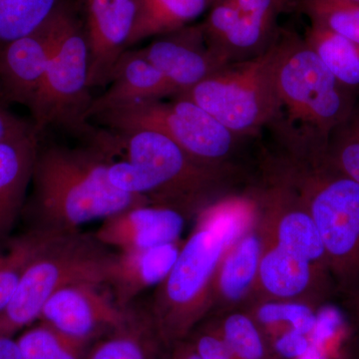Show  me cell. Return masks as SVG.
I'll use <instances>...</instances> for the list:
<instances>
[{
    "label": "cell",
    "instance_id": "cell-1",
    "mask_svg": "<svg viewBox=\"0 0 359 359\" xmlns=\"http://www.w3.org/2000/svg\"><path fill=\"white\" fill-rule=\"evenodd\" d=\"M261 164L299 194L318 229L337 294L359 292V185L327 160V137L282 123Z\"/></svg>",
    "mask_w": 359,
    "mask_h": 359
},
{
    "label": "cell",
    "instance_id": "cell-2",
    "mask_svg": "<svg viewBox=\"0 0 359 359\" xmlns=\"http://www.w3.org/2000/svg\"><path fill=\"white\" fill-rule=\"evenodd\" d=\"M255 219L256 205L248 186L197 215L192 233L169 275L156 287L149 309L168 346L186 339L211 316L222 259Z\"/></svg>",
    "mask_w": 359,
    "mask_h": 359
},
{
    "label": "cell",
    "instance_id": "cell-3",
    "mask_svg": "<svg viewBox=\"0 0 359 359\" xmlns=\"http://www.w3.org/2000/svg\"><path fill=\"white\" fill-rule=\"evenodd\" d=\"M125 160L109 162L108 180L117 190L142 196L152 205L197 215L250 182L241 164H208L152 131L115 134Z\"/></svg>",
    "mask_w": 359,
    "mask_h": 359
},
{
    "label": "cell",
    "instance_id": "cell-4",
    "mask_svg": "<svg viewBox=\"0 0 359 359\" xmlns=\"http://www.w3.org/2000/svg\"><path fill=\"white\" fill-rule=\"evenodd\" d=\"M108 156L100 149L39 147L33 166L30 211L37 229L69 233L137 205L142 196L117 190L108 180Z\"/></svg>",
    "mask_w": 359,
    "mask_h": 359
},
{
    "label": "cell",
    "instance_id": "cell-5",
    "mask_svg": "<svg viewBox=\"0 0 359 359\" xmlns=\"http://www.w3.org/2000/svg\"><path fill=\"white\" fill-rule=\"evenodd\" d=\"M89 86V48L84 26L62 6L55 14V37L39 96L30 109L35 132L60 129L109 152L116 137L89 120L94 96Z\"/></svg>",
    "mask_w": 359,
    "mask_h": 359
},
{
    "label": "cell",
    "instance_id": "cell-6",
    "mask_svg": "<svg viewBox=\"0 0 359 359\" xmlns=\"http://www.w3.org/2000/svg\"><path fill=\"white\" fill-rule=\"evenodd\" d=\"M116 255L94 236L50 231L26 266L13 299L0 313V334L13 337L39 320L52 294L78 283L108 285Z\"/></svg>",
    "mask_w": 359,
    "mask_h": 359
},
{
    "label": "cell",
    "instance_id": "cell-7",
    "mask_svg": "<svg viewBox=\"0 0 359 359\" xmlns=\"http://www.w3.org/2000/svg\"><path fill=\"white\" fill-rule=\"evenodd\" d=\"M276 48L273 78L283 117L330 136L355 109L359 96L339 83L299 33L280 28Z\"/></svg>",
    "mask_w": 359,
    "mask_h": 359
},
{
    "label": "cell",
    "instance_id": "cell-8",
    "mask_svg": "<svg viewBox=\"0 0 359 359\" xmlns=\"http://www.w3.org/2000/svg\"><path fill=\"white\" fill-rule=\"evenodd\" d=\"M276 51L275 41L262 55L230 63L175 97L193 101L242 138L256 137L283 115L273 78Z\"/></svg>",
    "mask_w": 359,
    "mask_h": 359
},
{
    "label": "cell",
    "instance_id": "cell-9",
    "mask_svg": "<svg viewBox=\"0 0 359 359\" xmlns=\"http://www.w3.org/2000/svg\"><path fill=\"white\" fill-rule=\"evenodd\" d=\"M173 98L168 102L161 99L133 104L94 116L90 121L107 127L114 134L156 132L208 164H238L236 156L247 139L233 133L193 101Z\"/></svg>",
    "mask_w": 359,
    "mask_h": 359
},
{
    "label": "cell",
    "instance_id": "cell-10",
    "mask_svg": "<svg viewBox=\"0 0 359 359\" xmlns=\"http://www.w3.org/2000/svg\"><path fill=\"white\" fill-rule=\"evenodd\" d=\"M104 285L78 283L57 290L41 309L39 320L68 339L88 346L129 318L130 309L118 306Z\"/></svg>",
    "mask_w": 359,
    "mask_h": 359
},
{
    "label": "cell",
    "instance_id": "cell-11",
    "mask_svg": "<svg viewBox=\"0 0 359 359\" xmlns=\"http://www.w3.org/2000/svg\"><path fill=\"white\" fill-rule=\"evenodd\" d=\"M139 50L173 85L176 96L229 65L210 47L201 23L155 37Z\"/></svg>",
    "mask_w": 359,
    "mask_h": 359
},
{
    "label": "cell",
    "instance_id": "cell-12",
    "mask_svg": "<svg viewBox=\"0 0 359 359\" xmlns=\"http://www.w3.org/2000/svg\"><path fill=\"white\" fill-rule=\"evenodd\" d=\"M84 11L89 86L106 87L118 59L129 49L137 0H84Z\"/></svg>",
    "mask_w": 359,
    "mask_h": 359
},
{
    "label": "cell",
    "instance_id": "cell-13",
    "mask_svg": "<svg viewBox=\"0 0 359 359\" xmlns=\"http://www.w3.org/2000/svg\"><path fill=\"white\" fill-rule=\"evenodd\" d=\"M55 14L35 32L0 47V98L6 105L32 109L50 59Z\"/></svg>",
    "mask_w": 359,
    "mask_h": 359
},
{
    "label": "cell",
    "instance_id": "cell-14",
    "mask_svg": "<svg viewBox=\"0 0 359 359\" xmlns=\"http://www.w3.org/2000/svg\"><path fill=\"white\" fill-rule=\"evenodd\" d=\"M189 218L186 212L166 205H137L103 219L93 236L119 252L147 250L181 240Z\"/></svg>",
    "mask_w": 359,
    "mask_h": 359
},
{
    "label": "cell",
    "instance_id": "cell-15",
    "mask_svg": "<svg viewBox=\"0 0 359 359\" xmlns=\"http://www.w3.org/2000/svg\"><path fill=\"white\" fill-rule=\"evenodd\" d=\"M210 47L226 63L244 62L262 55L278 37V23L243 13L235 0H217L201 22Z\"/></svg>",
    "mask_w": 359,
    "mask_h": 359
},
{
    "label": "cell",
    "instance_id": "cell-16",
    "mask_svg": "<svg viewBox=\"0 0 359 359\" xmlns=\"http://www.w3.org/2000/svg\"><path fill=\"white\" fill-rule=\"evenodd\" d=\"M107 88L94 97L89 120L94 116L144 101L176 96L177 91L166 77L139 49H128L118 59Z\"/></svg>",
    "mask_w": 359,
    "mask_h": 359
},
{
    "label": "cell",
    "instance_id": "cell-17",
    "mask_svg": "<svg viewBox=\"0 0 359 359\" xmlns=\"http://www.w3.org/2000/svg\"><path fill=\"white\" fill-rule=\"evenodd\" d=\"M263 238L256 219L229 248L215 283L212 314L244 309L256 290Z\"/></svg>",
    "mask_w": 359,
    "mask_h": 359
},
{
    "label": "cell",
    "instance_id": "cell-18",
    "mask_svg": "<svg viewBox=\"0 0 359 359\" xmlns=\"http://www.w3.org/2000/svg\"><path fill=\"white\" fill-rule=\"evenodd\" d=\"M182 245L180 240L151 249L118 252L108 283L118 306L128 309L137 295L158 287L173 268Z\"/></svg>",
    "mask_w": 359,
    "mask_h": 359
},
{
    "label": "cell",
    "instance_id": "cell-19",
    "mask_svg": "<svg viewBox=\"0 0 359 359\" xmlns=\"http://www.w3.org/2000/svg\"><path fill=\"white\" fill-rule=\"evenodd\" d=\"M39 138L33 131L0 142V240L11 231L23 210Z\"/></svg>",
    "mask_w": 359,
    "mask_h": 359
},
{
    "label": "cell",
    "instance_id": "cell-20",
    "mask_svg": "<svg viewBox=\"0 0 359 359\" xmlns=\"http://www.w3.org/2000/svg\"><path fill=\"white\" fill-rule=\"evenodd\" d=\"M169 347L158 332L150 309L131 311L126 323L104 335L85 359H166Z\"/></svg>",
    "mask_w": 359,
    "mask_h": 359
},
{
    "label": "cell",
    "instance_id": "cell-21",
    "mask_svg": "<svg viewBox=\"0 0 359 359\" xmlns=\"http://www.w3.org/2000/svg\"><path fill=\"white\" fill-rule=\"evenodd\" d=\"M210 0H137V13L128 48L150 37L175 32L209 11Z\"/></svg>",
    "mask_w": 359,
    "mask_h": 359
},
{
    "label": "cell",
    "instance_id": "cell-22",
    "mask_svg": "<svg viewBox=\"0 0 359 359\" xmlns=\"http://www.w3.org/2000/svg\"><path fill=\"white\" fill-rule=\"evenodd\" d=\"M243 309L257 321L271 344L290 334L311 337L316 330L320 308L304 302L255 301Z\"/></svg>",
    "mask_w": 359,
    "mask_h": 359
},
{
    "label": "cell",
    "instance_id": "cell-23",
    "mask_svg": "<svg viewBox=\"0 0 359 359\" xmlns=\"http://www.w3.org/2000/svg\"><path fill=\"white\" fill-rule=\"evenodd\" d=\"M304 39L339 83L359 96V46L311 22Z\"/></svg>",
    "mask_w": 359,
    "mask_h": 359
},
{
    "label": "cell",
    "instance_id": "cell-24",
    "mask_svg": "<svg viewBox=\"0 0 359 359\" xmlns=\"http://www.w3.org/2000/svg\"><path fill=\"white\" fill-rule=\"evenodd\" d=\"M233 359H282L257 321L243 309L211 314Z\"/></svg>",
    "mask_w": 359,
    "mask_h": 359
},
{
    "label": "cell",
    "instance_id": "cell-25",
    "mask_svg": "<svg viewBox=\"0 0 359 359\" xmlns=\"http://www.w3.org/2000/svg\"><path fill=\"white\" fill-rule=\"evenodd\" d=\"M62 0H0V47L45 25Z\"/></svg>",
    "mask_w": 359,
    "mask_h": 359
},
{
    "label": "cell",
    "instance_id": "cell-26",
    "mask_svg": "<svg viewBox=\"0 0 359 359\" xmlns=\"http://www.w3.org/2000/svg\"><path fill=\"white\" fill-rule=\"evenodd\" d=\"M297 13L359 46V2L353 0H297Z\"/></svg>",
    "mask_w": 359,
    "mask_h": 359
},
{
    "label": "cell",
    "instance_id": "cell-27",
    "mask_svg": "<svg viewBox=\"0 0 359 359\" xmlns=\"http://www.w3.org/2000/svg\"><path fill=\"white\" fill-rule=\"evenodd\" d=\"M22 359H85L86 344L68 339L46 323L29 328L16 339Z\"/></svg>",
    "mask_w": 359,
    "mask_h": 359
},
{
    "label": "cell",
    "instance_id": "cell-28",
    "mask_svg": "<svg viewBox=\"0 0 359 359\" xmlns=\"http://www.w3.org/2000/svg\"><path fill=\"white\" fill-rule=\"evenodd\" d=\"M50 231L33 229L15 238L8 248V259L0 268V313L13 299L28 263L42 247Z\"/></svg>",
    "mask_w": 359,
    "mask_h": 359
},
{
    "label": "cell",
    "instance_id": "cell-29",
    "mask_svg": "<svg viewBox=\"0 0 359 359\" xmlns=\"http://www.w3.org/2000/svg\"><path fill=\"white\" fill-rule=\"evenodd\" d=\"M327 156L335 169L359 185V101L351 115L328 136Z\"/></svg>",
    "mask_w": 359,
    "mask_h": 359
},
{
    "label": "cell",
    "instance_id": "cell-30",
    "mask_svg": "<svg viewBox=\"0 0 359 359\" xmlns=\"http://www.w3.org/2000/svg\"><path fill=\"white\" fill-rule=\"evenodd\" d=\"M187 339L202 359H233L214 316H208Z\"/></svg>",
    "mask_w": 359,
    "mask_h": 359
},
{
    "label": "cell",
    "instance_id": "cell-31",
    "mask_svg": "<svg viewBox=\"0 0 359 359\" xmlns=\"http://www.w3.org/2000/svg\"><path fill=\"white\" fill-rule=\"evenodd\" d=\"M248 15L269 23H278L280 14L297 11V0H235Z\"/></svg>",
    "mask_w": 359,
    "mask_h": 359
},
{
    "label": "cell",
    "instance_id": "cell-32",
    "mask_svg": "<svg viewBox=\"0 0 359 359\" xmlns=\"http://www.w3.org/2000/svg\"><path fill=\"white\" fill-rule=\"evenodd\" d=\"M35 131L32 121L22 119L0 103V142Z\"/></svg>",
    "mask_w": 359,
    "mask_h": 359
},
{
    "label": "cell",
    "instance_id": "cell-33",
    "mask_svg": "<svg viewBox=\"0 0 359 359\" xmlns=\"http://www.w3.org/2000/svg\"><path fill=\"white\" fill-rule=\"evenodd\" d=\"M166 359H202L188 339L176 342L169 347Z\"/></svg>",
    "mask_w": 359,
    "mask_h": 359
},
{
    "label": "cell",
    "instance_id": "cell-34",
    "mask_svg": "<svg viewBox=\"0 0 359 359\" xmlns=\"http://www.w3.org/2000/svg\"><path fill=\"white\" fill-rule=\"evenodd\" d=\"M0 359H22L18 341L13 337L0 334Z\"/></svg>",
    "mask_w": 359,
    "mask_h": 359
},
{
    "label": "cell",
    "instance_id": "cell-35",
    "mask_svg": "<svg viewBox=\"0 0 359 359\" xmlns=\"http://www.w3.org/2000/svg\"><path fill=\"white\" fill-rule=\"evenodd\" d=\"M344 302L354 323H359V292L349 299H344Z\"/></svg>",
    "mask_w": 359,
    "mask_h": 359
},
{
    "label": "cell",
    "instance_id": "cell-36",
    "mask_svg": "<svg viewBox=\"0 0 359 359\" xmlns=\"http://www.w3.org/2000/svg\"><path fill=\"white\" fill-rule=\"evenodd\" d=\"M356 332L353 340V347H351V355L349 358L359 359V323H355Z\"/></svg>",
    "mask_w": 359,
    "mask_h": 359
},
{
    "label": "cell",
    "instance_id": "cell-37",
    "mask_svg": "<svg viewBox=\"0 0 359 359\" xmlns=\"http://www.w3.org/2000/svg\"><path fill=\"white\" fill-rule=\"evenodd\" d=\"M7 259H8V249L6 252H0V268L6 263Z\"/></svg>",
    "mask_w": 359,
    "mask_h": 359
},
{
    "label": "cell",
    "instance_id": "cell-38",
    "mask_svg": "<svg viewBox=\"0 0 359 359\" xmlns=\"http://www.w3.org/2000/svg\"><path fill=\"white\" fill-rule=\"evenodd\" d=\"M210 1H211V6L212 4H214L215 1H217V0H210Z\"/></svg>",
    "mask_w": 359,
    "mask_h": 359
},
{
    "label": "cell",
    "instance_id": "cell-39",
    "mask_svg": "<svg viewBox=\"0 0 359 359\" xmlns=\"http://www.w3.org/2000/svg\"><path fill=\"white\" fill-rule=\"evenodd\" d=\"M0 103L4 104V102H2L1 98H0ZM4 105H6V104H4Z\"/></svg>",
    "mask_w": 359,
    "mask_h": 359
},
{
    "label": "cell",
    "instance_id": "cell-40",
    "mask_svg": "<svg viewBox=\"0 0 359 359\" xmlns=\"http://www.w3.org/2000/svg\"><path fill=\"white\" fill-rule=\"evenodd\" d=\"M353 1L359 2V0H353Z\"/></svg>",
    "mask_w": 359,
    "mask_h": 359
},
{
    "label": "cell",
    "instance_id": "cell-41",
    "mask_svg": "<svg viewBox=\"0 0 359 359\" xmlns=\"http://www.w3.org/2000/svg\"><path fill=\"white\" fill-rule=\"evenodd\" d=\"M349 359H353V358H349Z\"/></svg>",
    "mask_w": 359,
    "mask_h": 359
}]
</instances>
